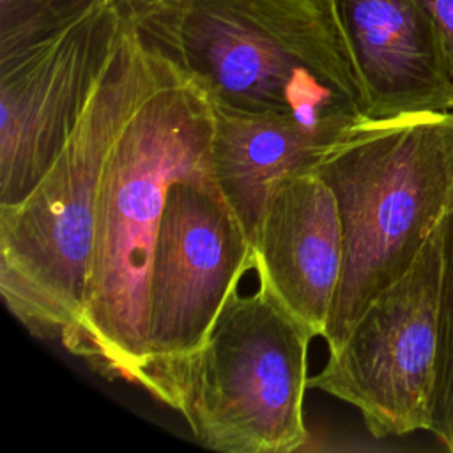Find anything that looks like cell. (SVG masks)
Returning <instances> with one entry per match:
<instances>
[{
	"instance_id": "cell-1",
	"label": "cell",
	"mask_w": 453,
	"mask_h": 453,
	"mask_svg": "<svg viewBox=\"0 0 453 453\" xmlns=\"http://www.w3.org/2000/svg\"><path fill=\"white\" fill-rule=\"evenodd\" d=\"M212 110L350 131L361 87L329 0H117Z\"/></svg>"
},
{
	"instance_id": "cell-2",
	"label": "cell",
	"mask_w": 453,
	"mask_h": 453,
	"mask_svg": "<svg viewBox=\"0 0 453 453\" xmlns=\"http://www.w3.org/2000/svg\"><path fill=\"white\" fill-rule=\"evenodd\" d=\"M212 124L205 94L161 57L154 83L110 149L83 311L64 343L108 379L140 382L149 276L163 207L175 180L211 175Z\"/></svg>"
},
{
	"instance_id": "cell-3",
	"label": "cell",
	"mask_w": 453,
	"mask_h": 453,
	"mask_svg": "<svg viewBox=\"0 0 453 453\" xmlns=\"http://www.w3.org/2000/svg\"><path fill=\"white\" fill-rule=\"evenodd\" d=\"M159 64L126 19L110 65L64 147L21 202L0 205V292L37 336H57L64 345L78 327L104 163Z\"/></svg>"
},
{
	"instance_id": "cell-4",
	"label": "cell",
	"mask_w": 453,
	"mask_h": 453,
	"mask_svg": "<svg viewBox=\"0 0 453 453\" xmlns=\"http://www.w3.org/2000/svg\"><path fill=\"white\" fill-rule=\"evenodd\" d=\"M315 168L334 193L343 232V267L324 334L331 352L453 211V111L363 120Z\"/></svg>"
},
{
	"instance_id": "cell-5",
	"label": "cell",
	"mask_w": 453,
	"mask_h": 453,
	"mask_svg": "<svg viewBox=\"0 0 453 453\" xmlns=\"http://www.w3.org/2000/svg\"><path fill=\"white\" fill-rule=\"evenodd\" d=\"M311 338L269 290L235 287L203 345L154 398L180 412L209 449L297 451L310 441L303 402Z\"/></svg>"
},
{
	"instance_id": "cell-6",
	"label": "cell",
	"mask_w": 453,
	"mask_h": 453,
	"mask_svg": "<svg viewBox=\"0 0 453 453\" xmlns=\"http://www.w3.org/2000/svg\"><path fill=\"white\" fill-rule=\"evenodd\" d=\"M446 219V218H444ZM444 223V221H442ZM442 223L308 379L352 407L373 437L428 430L439 357Z\"/></svg>"
},
{
	"instance_id": "cell-7",
	"label": "cell",
	"mask_w": 453,
	"mask_h": 453,
	"mask_svg": "<svg viewBox=\"0 0 453 453\" xmlns=\"http://www.w3.org/2000/svg\"><path fill=\"white\" fill-rule=\"evenodd\" d=\"M253 248L212 175L175 180L163 207L147 296V350L138 386L161 382L205 342L242 276Z\"/></svg>"
},
{
	"instance_id": "cell-8",
	"label": "cell",
	"mask_w": 453,
	"mask_h": 453,
	"mask_svg": "<svg viewBox=\"0 0 453 453\" xmlns=\"http://www.w3.org/2000/svg\"><path fill=\"white\" fill-rule=\"evenodd\" d=\"M126 30L113 2L0 57V205L21 202L81 119Z\"/></svg>"
},
{
	"instance_id": "cell-9",
	"label": "cell",
	"mask_w": 453,
	"mask_h": 453,
	"mask_svg": "<svg viewBox=\"0 0 453 453\" xmlns=\"http://www.w3.org/2000/svg\"><path fill=\"white\" fill-rule=\"evenodd\" d=\"M366 120L453 110L439 28L425 0H329Z\"/></svg>"
},
{
	"instance_id": "cell-10",
	"label": "cell",
	"mask_w": 453,
	"mask_h": 453,
	"mask_svg": "<svg viewBox=\"0 0 453 453\" xmlns=\"http://www.w3.org/2000/svg\"><path fill=\"white\" fill-rule=\"evenodd\" d=\"M258 285L324 338L343 267V232L331 186L315 166L271 189L253 242Z\"/></svg>"
},
{
	"instance_id": "cell-11",
	"label": "cell",
	"mask_w": 453,
	"mask_h": 453,
	"mask_svg": "<svg viewBox=\"0 0 453 453\" xmlns=\"http://www.w3.org/2000/svg\"><path fill=\"white\" fill-rule=\"evenodd\" d=\"M211 175L253 248L273 186L315 166L349 131L310 127L294 119L244 117L212 110Z\"/></svg>"
},
{
	"instance_id": "cell-12",
	"label": "cell",
	"mask_w": 453,
	"mask_h": 453,
	"mask_svg": "<svg viewBox=\"0 0 453 453\" xmlns=\"http://www.w3.org/2000/svg\"><path fill=\"white\" fill-rule=\"evenodd\" d=\"M117 0H0V57L46 41Z\"/></svg>"
},
{
	"instance_id": "cell-13",
	"label": "cell",
	"mask_w": 453,
	"mask_h": 453,
	"mask_svg": "<svg viewBox=\"0 0 453 453\" xmlns=\"http://www.w3.org/2000/svg\"><path fill=\"white\" fill-rule=\"evenodd\" d=\"M428 432L453 453V211L442 223L439 357Z\"/></svg>"
},
{
	"instance_id": "cell-14",
	"label": "cell",
	"mask_w": 453,
	"mask_h": 453,
	"mask_svg": "<svg viewBox=\"0 0 453 453\" xmlns=\"http://www.w3.org/2000/svg\"><path fill=\"white\" fill-rule=\"evenodd\" d=\"M435 19L453 80V0H425Z\"/></svg>"
}]
</instances>
